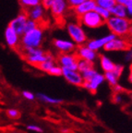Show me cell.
<instances>
[{
  "instance_id": "1",
  "label": "cell",
  "mask_w": 132,
  "mask_h": 133,
  "mask_svg": "<svg viewBox=\"0 0 132 133\" xmlns=\"http://www.w3.org/2000/svg\"><path fill=\"white\" fill-rule=\"evenodd\" d=\"M108 29L116 37L125 38L128 35L131 31V23L128 18H117V17L111 16L107 21H105Z\"/></svg>"
},
{
  "instance_id": "2",
  "label": "cell",
  "mask_w": 132,
  "mask_h": 133,
  "mask_svg": "<svg viewBox=\"0 0 132 133\" xmlns=\"http://www.w3.org/2000/svg\"><path fill=\"white\" fill-rule=\"evenodd\" d=\"M43 39V31L38 26L36 29L25 32L21 37V43L23 49L29 50L34 48H40Z\"/></svg>"
},
{
  "instance_id": "3",
  "label": "cell",
  "mask_w": 132,
  "mask_h": 133,
  "mask_svg": "<svg viewBox=\"0 0 132 133\" xmlns=\"http://www.w3.org/2000/svg\"><path fill=\"white\" fill-rule=\"evenodd\" d=\"M68 35L70 37V41H72L75 45H83L87 43V35L85 31L83 30L81 24L74 22H70L67 26Z\"/></svg>"
},
{
  "instance_id": "4",
  "label": "cell",
  "mask_w": 132,
  "mask_h": 133,
  "mask_svg": "<svg viewBox=\"0 0 132 133\" xmlns=\"http://www.w3.org/2000/svg\"><path fill=\"white\" fill-rule=\"evenodd\" d=\"M78 21L81 25L90 29H97L105 24V21H103L94 10L80 16Z\"/></svg>"
},
{
  "instance_id": "5",
  "label": "cell",
  "mask_w": 132,
  "mask_h": 133,
  "mask_svg": "<svg viewBox=\"0 0 132 133\" xmlns=\"http://www.w3.org/2000/svg\"><path fill=\"white\" fill-rule=\"evenodd\" d=\"M25 58L26 60L31 65H35L38 66L41 63H43V61H45L46 59L50 57L52 55L47 54L43 51L41 48H34V49H29L25 50Z\"/></svg>"
},
{
  "instance_id": "6",
  "label": "cell",
  "mask_w": 132,
  "mask_h": 133,
  "mask_svg": "<svg viewBox=\"0 0 132 133\" xmlns=\"http://www.w3.org/2000/svg\"><path fill=\"white\" fill-rule=\"evenodd\" d=\"M103 49L107 52L112 51H127L130 49L129 42L125 38L122 37H116L112 41H110L108 44H106L103 47Z\"/></svg>"
},
{
  "instance_id": "7",
  "label": "cell",
  "mask_w": 132,
  "mask_h": 133,
  "mask_svg": "<svg viewBox=\"0 0 132 133\" xmlns=\"http://www.w3.org/2000/svg\"><path fill=\"white\" fill-rule=\"evenodd\" d=\"M78 56L74 54H61L58 57L59 66L62 69H68L71 70H77Z\"/></svg>"
},
{
  "instance_id": "8",
  "label": "cell",
  "mask_w": 132,
  "mask_h": 133,
  "mask_svg": "<svg viewBox=\"0 0 132 133\" xmlns=\"http://www.w3.org/2000/svg\"><path fill=\"white\" fill-rule=\"evenodd\" d=\"M116 36L114 35L113 33H109L107 35L103 36L102 38H98V39H93L87 42L86 45L90 48V49L93 50L95 52L99 51L100 49L104 47V45L106 44H108L110 41H112L113 39H115Z\"/></svg>"
},
{
  "instance_id": "9",
  "label": "cell",
  "mask_w": 132,
  "mask_h": 133,
  "mask_svg": "<svg viewBox=\"0 0 132 133\" xmlns=\"http://www.w3.org/2000/svg\"><path fill=\"white\" fill-rule=\"evenodd\" d=\"M27 21H28L27 15L25 14V12H23V13L19 14L16 18H14V19L9 22L8 26H9L11 29L14 30V31L21 37V36L24 34V26Z\"/></svg>"
},
{
  "instance_id": "10",
  "label": "cell",
  "mask_w": 132,
  "mask_h": 133,
  "mask_svg": "<svg viewBox=\"0 0 132 133\" xmlns=\"http://www.w3.org/2000/svg\"><path fill=\"white\" fill-rule=\"evenodd\" d=\"M103 82H104L103 74L97 72L89 81H83L82 87L84 88V89L88 90L89 91H91V92L94 94V92L97 91L98 88H99Z\"/></svg>"
},
{
  "instance_id": "11",
  "label": "cell",
  "mask_w": 132,
  "mask_h": 133,
  "mask_svg": "<svg viewBox=\"0 0 132 133\" xmlns=\"http://www.w3.org/2000/svg\"><path fill=\"white\" fill-rule=\"evenodd\" d=\"M62 76L70 84L76 86H82L83 79L81 74L78 70H71L68 69H62Z\"/></svg>"
},
{
  "instance_id": "12",
  "label": "cell",
  "mask_w": 132,
  "mask_h": 133,
  "mask_svg": "<svg viewBox=\"0 0 132 133\" xmlns=\"http://www.w3.org/2000/svg\"><path fill=\"white\" fill-rule=\"evenodd\" d=\"M76 56H78V58H81L83 60L89 61V62L93 63L98 57L97 52H95L93 50L90 49L89 47L85 44L81 45L77 50V54Z\"/></svg>"
},
{
  "instance_id": "13",
  "label": "cell",
  "mask_w": 132,
  "mask_h": 133,
  "mask_svg": "<svg viewBox=\"0 0 132 133\" xmlns=\"http://www.w3.org/2000/svg\"><path fill=\"white\" fill-rule=\"evenodd\" d=\"M68 6L66 0H54V2L50 6L51 14L56 18H61L68 10Z\"/></svg>"
},
{
  "instance_id": "14",
  "label": "cell",
  "mask_w": 132,
  "mask_h": 133,
  "mask_svg": "<svg viewBox=\"0 0 132 133\" xmlns=\"http://www.w3.org/2000/svg\"><path fill=\"white\" fill-rule=\"evenodd\" d=\"M5 41H6V44L9 47L16 48L19 44L21 36L14 30L11 29L9 26H8L6 28V30H5Z\"/></svg>"
},
{
  "instance_id": "15",
  "label": "cell",
  "mask_w": 132,
  "mask_h": 133,
  "mask_svg": "<svg viewBox=\"0 0 132 133\" xmlns=\"http://www.w3.org/2000/svg\"><path fill=\"white\" fill-rule=\"evenodd\" d=\"M54 45L62 54H69V53L73 52L76 47L72 41L65 39H56L54 41Z\"/></svg>"
},
{
  "instance_id": "16",
  "label": "cell",
  "mask_w": 132,
  "mask_h": 133,
  "mask_svg": "<svg viewBox=\"0 0 132 133\" xmlns=\"http://www.w3.org/2000/svg\"><path fill=\"white\" fill-rule=\"evenodd\" d=\"M44 10H45V9L43 8V6H42L41 4H40V5H38V6H33V8H29V9H27L26 12H25V14L27 15V18L29 19L38 23V21L43 19V16H44Z\"/></svg>"
},
{
  "instance_id": "17",
  "label": "cell",
  "mask_w": 132,
  "mask_h": 133,
  "mask_svg": "<svg viewBox=\"0 0 132 133\" xmlns=\"http://www.w3.org/2000/svg\"><path fill=\"white\" fill-rule=\"evenodd\" d=\"M96 1L95 0H86L82 4L78 5V6L74 8V12L75 14L78 17L82 16V15L86 14L88 12H91V11H93L96 8Z\"/></svg>"
},
{
  "instance_id": "18",
  "label": "cell",
  "mask_w": 132,
  "mask_h": 133,
  "mask_svg": "<svg viewBox=\"0 0 132 133\" xmlns=\"http://www.w3.org/2000/svg\"><path fill=\"white\" fill-rule=\"evenodd\" d=\"M109 11L111 16L117 17V18H128V13H127L126 6H122V5L115 4V6Z\"/></svg>"
},
{
  "instance_id": "19",
  "label": "cell",
  "mask_w": 132,
  "mask_h": 133,
  "mask_svg": "<svg viewBox=\"0 0 132 133\" xmlns=\"http://www.w3.org/2000/svg\"><path fill=\"white\" fill-rule=\"evenodd\" d=\"M100 64H101V68L104 71V73L113 71L115 65H116L108 56H104V55L101 56V57H100Z\"/></svg>"
},
{
  "instance_id": "20",
  "label": "cell",
  "mask_w": 132,
  "mask_h": 133,
  "mask_svg": "<svg viewBox=\"0 0 132 133\" xmlns=\"http://www.w3.org/2000/svg\"><path fill=\"white\" fill-rule=\"evenodd\" d=\"M93 63L83 60V59H81V58H78V61H77V70L80 73H82L84 71L88 70V69H93Z\"/></svg>"
},
{
  "instance_id": "21",
  "label": "cell",
  "mask_w": 132,
  "mask_h": 133,
  "mask_svg": "<svg viewBox=\"0 0 132 133\" xmlns=\"http://www.w3.org/2000/svg\"><path fill=\"white\" fill-rule=\"evenodd\" d=\"M37 98L41 100L42 102L46 103V104H58L62 103V99H58V98L51 97L49 95H46L44 94H38Z\"/></svg>"
},
{
  "instance_id": "22",
  "label": "cell",
  "mask_w": 132,
  "mask_h": 133,
  "mask_svg": "<svg viewBox=\"0 0 132 133\" xmlns=\"http://www.w3.org/2000/svg\"><path fill=\"white\" fill-rule=\"evenodd\" d=\"M55 65H56V63H55L54 57H53V56H51L48 59H46L45 61H43V63H41L40 65H38L37 66L41 69L42 71L48 72V71H49L50 69L55 66Z\"/></svg>"
},
{
  "instance_id": "23",
  "label": "cell",
  "mask_w": 132,
  "mask_h": 133,
  "mask_svg": "<svg viewBox=\"0 0 132 133\" xmlns=\"http://www.w3.org/2000/svg\"><path fill=\"white\" fill-rule=\"evenodd\" d=\"M21 8L25 10L41 4V0H19Z\"/></svg>"
},
{
  "instance_id": "24",
  "label": "cell",
  "mask_w": 132,
  "mask_h": 133,
  "mask_svg": "<svg viewBox=\"0 0 132 133\" xmlns=\"http://www.w3.org/2000/svg\"><path fill=\"white\" fill-rule=\"evenodd\" d=\"M103 77H104V81H107L110 85H112V86L117 85L118 79H119V78L116 77L113 71H110V72H105L104 74H103Z\"/></svg>"
},
{
  "instance_id": "25",
  "label": "cell",
  "mask_w": 132,
  "mask_h": 133,
  "mask_svg": "<svg viewBox=\"0 0 132 133\" xmlns=\"http://www.w3.org/2000/svg\"><path fill=\"white\" fill-rule=\"evenodd\" d=\"M94 11L96 13H97L98 15H99L100 17H101L102 19H103V21H107L108 19H109L110 17H111V14H110V11L107 10V9H105V8H101V6H96V8H95Z\"/></svg>"
},
{
  "instance_id": "26",
  "label": "cell",
  "mask_w": 132,
  "mask_h": 133,
  "mask_svg": "<svg viewBox=\"0 0 132 133\" xmlns=\"http://www.w3.org/2000/svg\"><path fill=\"white\" fill-rule=\"evenodd\" d=\"M95 1H96V5H97L98 6H101V8H105V9H107V10H110V9L115 6V4H116L115 0H113V1H106V0H95Z\"/></svg>"
},
{
  "instance_id": "27",
  "label": "cell",
  "mask_w": 132,
  "mask_h": 133,
  "mask_svg": "<svg viewBox=\"0 0 132 133\" xmlns=\"http://www.w3.org/2000/svg\"><path fill=\"white\" fill-rule=\"evenodd\" d=\"M97 72L98 71L96 70L94 68H93V69H88V70L84 71V72L81 73V77H82V79H83V81H89Z\"/></svg>"
},
{
  "instance_id": "28",
  "label": "cell",
  "mask_w": 132,
  "mask_h": 133,
  "mask_svg": "<svg viewBox=\"0 0 132 133\" xmlns=\"http://www.w3.org/2000/svg\"><path fill=\"white\" fill-rule=\"evenodd\" d=\"M38 27V23L35 22V21H32L31 19H28V21H26L24 26V33L25 32H29V31H32V30L36 29Z\"/></svg>"
},
{
  "instance_id": "29",
  "label": "cell",
  "mask_w": 132,
  "mask_h": 133,
  "mask_svg": "<svg viewBox=\"0 0 132 133\" xmlns=\"http://www.w3.org/2000/svg\"><path fill=\"white\" fill-rule=\"evenodd\" d=\"M50 75H53V76H62V68L59 66L58 65H55L49 71H48Z\"/></svg>"
},
{
  "instance_id": "30",
  "label": "cell",
  "mask_w": 132,
  "mask_h": 133,
  "mask_svg": "<svg viewBox=\"0 0 132 133\" xmlns=\"http://www.w3.org/2000/svg\"><path fill=\"white\" fill-rule=\"evenodd\" d=\"M8 116L10 117V118H19V112L17 109H14V108H11V109H8Z\"/></svg>"
},
{
  "instance_id": "31",
  "label": "cell",
  "mask_w": 132,
  "mask_h": 133,
  "mask_svg": "<svg viewBox=\"0 0 132 133\" xmlns=\"http://www.w3.org/2000/svg\"><path fill=\"white\" fill-rule=\"evenodd\" d=\"M67 3H68V6H69L70 8H76V6H78V5L82 4L84 1H86V0H66Z\"/></svg>"
},
{
  "instance_id": "32",
  "label": "cell",
  "mask_w": 132,
  "mask_h": 133,
  "mask_svg": "<svg viewBox=\"0 0 132 133\" xmlns=\"http://www.w3.org/2000/svg\"><path fill=\"white\" fill-rule=\"evenodd\" d=\"M123 70H124V66H122V65H115L113 72L115 73V75H116V77L119 78L122 73H123Z\"/></svg>"
},
{
  "instance_id": "33",
  "label": "cell",
  "mask_w": 132,
  "mask_h": 133,
  "mask_svg": "<svg viewBox=\"0 0 132 133\" xmlns=\"http://www.w3.org/2000/svg\"><path fill=\"white\" fill-rule=\"evenodd\" d=\"M22 95L25 99L29 100V101H31V100H34L35 99V95L30 91H22Z\"/></svg>"
},
{
  "instance_id": "34",
  "label": "cell",
  "mask_w": 132,
  "mask_h": 133,
  "mask_svg": "<svg viewBox=\"0 0 132 133\" xmlns=\"http://www.w3.org/2000/svg\"><path fill=\"white\" fill-rule=\"evenodd\" d=\"M27 129L31 131H34V132H39V133L43 132V129L40 128L39 126H37V125H28Z\"/></svg>"
},
{
  "instance_id": "35",
  "label": "cell",
  "mask_w": 132,
  "mask_h": 133,
  "mask_svg": "<svg viewBox=\"0 0 132 133\" xmlns=\"http://www.w3.org/2000/svg\"><path fill=\"white\" fill-rule=\"evenodd\" d=\"M53 2H54V0H41V5L43 6L44 9H49Z\"/></svg>"
},
{
  "instance_id": "36",
  "label": "cell",
  "mask_w": 132,
  "mask_h": 133,
  "mask_svg": "<svg viewBox=\"0 0 132 133\" xmlns=\"http://www.w3.org/2000/svg\"><path fill=\"white\" fill-rule=\"evenodd\" d=\"M116 4H119L122 6H128V4H132V0H115Z\"/></svg>"
},
{
  "instance_id": "37",
  "label": "cell",
  "mask_w": 132,
  "mask_h": 133,
  "mask_svg": "<svg viewBox=\"0 0 132 133\" xmlns=\"http://www.w3.org/2000/svg\"><path fill=\"white\" fill-rule=\"evenodd\" d=\"M126 60L127 61H130L131 60V58H132V52H131V50L128 49L126 51Z\"/></svg>"
},
{
  "instance_id": "38",
  "label": "cell",
  "mask_w": 132,
  "mask_h": 133,
  "mask_svg": "<svg viewBox=\"0 0 132 133\" xmlns=\"http://www.w3.org/2000/svg\"><path fill=\"white\" fill-rule=\"evenodd\" d=\"M122 101V98L121 96L119 95V94H117V95H116V97H115V102L116 103V104H119L120 102Z\"/></svg>"
},
{
  "instance_id": "39",
  "label": "cell",
  "mask_w": 132,
  "mask_h": 133,
  "mask_svg": "<svg viewBox=\"0 0 132 133\" xmlns=\"http://www.w3.org/2000/svg\"><path fill=\"white\" fill-rule=\"evenodd\" d=\"M114 88H115V91H122V87L121 86H119V85H116V86H114Z\"/></svg>"
},
{
  "instance_id": "40",
  "label": "cell",
  "mask_w": 132,
  "mask_h": 133,
  "mask_svg": "<svg viewBox=\"0 0 132 133\" xmlns=\"http://www.w3.org/2000/svg\"><path fill=\"white\" fill-rule=\"evenodd\" d=\"M68 131V129H62V132L63 133H67Z\"/></svg>"
},
{
  "instance_id": "41",
  "label": "cell",
  "mask_w": 132,
  "mask_h": 133,
  "mask_svg": "<svg viewBox=\"0 0 132 133\" xmlns=\"http://www.w3.org/2000/svg\"><path fill=\"white\" fill-rule=\"evenodd\" d=\"M106 1H113V0H106Z\"/></svg>"
},
{
  "instance_id": "42",
  "label": "cell",
  "mask_w": 132,
  "mask_h": 133,
  "mask_svg": "<svg viewBox=\"0 0 132 133\" xmlns=\"http://www.w3.org/2000/svg\"><path fill=\"white\" fill-rule=\"evenodd\" d=\"M12 133H18V132H12Z\"/></svg>"
}]
</instances>
